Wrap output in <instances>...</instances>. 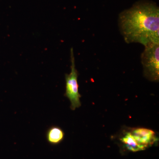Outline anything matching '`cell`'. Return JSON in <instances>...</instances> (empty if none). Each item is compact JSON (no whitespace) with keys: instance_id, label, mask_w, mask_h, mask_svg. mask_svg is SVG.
I'll list each match as a JSON object with an SVG mask.
<instances>
[{"instance_id":"2","label":"cell","mask_w":159,"mask_h":159,"mask_svg":"<svg viewBox=\"0 0 159 159\" xmlns=\"http://www.w3.org/2000/svg\"><path fill=\"white\" fill-rule=\"evenodd\" d=\"M141 55L144 75L152 81H159V43H151L145 47Z\"/></svg>"},{"instance_id":"4","label":"cell","mask_w":159,"mask_h":159,"mask_svg":"<svg viewBox=\"0 0 159 159\" xmlns=\"http://www.w3.org/2000/svg\"><path fill=\"white\" fill-rule=\"evenodd\" d=\"M137 142L146 149L157 141L155 133L148 129L140 128L133 129L130 132Z\"/></svg>"},{"instance_id":"3","label":"cell","mask_w":159,"mask_h":159,"mask_svg":"<svg viewBox=\"0 0 159 159\" xmlns=\"http://www.w3.org/2000/svg\"><path fill=\"white\" fill-rule=\"evenodd\" d=\"M71 72L70 74H66V92L64 96L67 97L70 102V108L72 110L81 106L80 98L81 95L79 93L78 79V73L75 65L74 50H70Z\"/></svg>"},{"instance_id":"5","label":"cell","mask_w":159,"mask_h":159,"mask_svg":"<svg viewBox=\"0 0 159 159\" xmlns=\"http://www.w3.org/2000/svg\"><path fill=\"white\" fill-rule=\"evenodd\" d=\"M65 135V134L62 129L56 125H52L49 127L46 133L47 142L53 145L61 143L64 139Z\"/></svg>"},{"instance_id":"6","label":"cell","mask_w":159,"mask_h":159,"mask_svg":"<svg viewBox=\"0 0 159 159\" xmlns=\"http://www.w3.org/2000/svg\"><path fill=\"white\" fill-rule=\"evenodd\" d=\"M120 140L125 145L126 148L130 151L136 152L145 149L137 142L131 132H127Z\"/></svg>"},{"instance_id":"1","label":"cell","mask_w":159,"mask_h":159,"mask_svg":"<svg viewBox=\"0 0 159 159\" xmlns=\"http://www.w3.org/2000/svg\"><path fill=\"white\" fill-rule=\"evenodd\" d=\"M119 26L125 42L145 46L159 43V8L156 3L139 1L119 15Z\"/></svg>"}]
</instances>
